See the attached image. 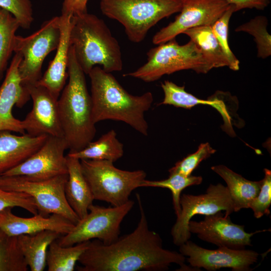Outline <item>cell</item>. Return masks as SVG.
<instances>
[{
	"label": "cell",
	"instance_id": "obj_1",
	"mask_svg": "<svg viewBox=\"0 0 271 271\" xmlns=\"http://www.w3.org/2000/svg\"><path fill=\"white\" fill-rule=\"evenodd\" d=\"M141 217L131 233L105 244L95 239L80 257L79 271H162L172 263L187 269L185 256L163 247L160 235L149 228L141 197L137 194Z\"/></svg>",
	"mask_w": 271,
	"mask_h": 271
},
{
	"label": "cell",
	"instance_id": "obj_2",
	"mask_svg": "<svg viewBox=\"0 0 271 271\" xmlns=\"http://www.w3.org/2000/svg\"><path fill=\"white\" fill-rule=\"evenodd\" d=\"M91 83L92 120L121 121L147 136L148 124L145 113L151 107V92L141 95L129 93L111 74L101 67H94L88 74Z\"/></svg>",
	"mask_w": 271,
	"mask_h": 271
},
{
	"label": "cell",
	"instance_id": "obj_3",
	"mask_svg": "<svg viewBox=\"0 0 271 271\" xmlns=\"http://www.w3.org/2000/svg\"><path fill=\"white\" fill-rule=\"evenodd\" d=\"M68 82L58 99L60 120L69 151L83 149L93 139L96 132L92 120V105L85 73L70 47L68 64Z\"/></svg>",
	"mask_w": 271,
	"mask_h": 271
},
{
	"label": "cell",
	"instance_id": "obj_4",
	"mask_svg": "<svg viewBox=\"0 0 271 271\" xmlns=\"http://www.w3.org/2000/svg\"><path fill=\"white\" fill-rule=\"evenodd\" d=\"M70 45L76 59L85 74L95 66L107 72L121 71V49L104 21L87 12L73 15Z\"/></svg>",
	"mask_w": 271,
	"mask_h": 271
},
{
	"label": "cell",
	"instance_id": "obj_5",
	"mask_svg": "<svg viewBox=\"0 0 271 271\" xmlns=\"http://www.w3.org/2000/svg\"><path fill=\"white\" fill-rule=\"evenodd\" d=\"M181 0H100L102 14L124 27L128 39L139 43L160 21L179 13Z\"/></svg>",
	"mask_w": 271,
	"mask_h": 271
},
{
	"label": "cell",
	"instance_id": "obj_6",
	"mask_svg": "<svg viewBox=\"0 0 271 271\" xmlns=\"http://www.w3.org/2000/svg\"><path fill=\"white\" fill-rule=\"evenodd\" d=\"M157 45L147 52L146 63L123 76L151 82L165 75L181 70H192L197 73L205 74L213 68L191 40L185 44L180 45L175 38Z\"/></svg>",
	"mask_w": 271,
	"mask_h": 271
},
{
	"label": "cell",
	"instance_id": "obj_7",
	"mask_svg": "<svg viewBox=\"0 0 271 271\" xmlns=\"http://www.w3.org/2000/svg\"><path fill=\"white\" fill-rule=\"evenodd\" d=\"M80 162L94 200L105 201L113 206L127 202L131 192L141 187L146 177L143 170H120L107 160L83 159Z\"/></svg>",
	"mask_w": 271,
	"mask_h": 271
},
{
	"label": "cell",
	"instance_id": "obj_8",
	"mask_svg": "<svg viewBox=\"0 0 271 271\" xmlns=\"http://www.w3.org/2000/svg\"><path fill=\"white\" fill-rule=\"evenodd\" d=\"M68 174L42 181L27 180L20 176L0 175V188L9 191L23 192L34 200L38 214L48 216L60 215L76 224L79 218L69 205L65 194Z\"/></svg>",
	"mask_w": 271,
	"mask_h": 271
},
{
	"label": "cell",
	"instance_id": "obj_9",
	"mask_svg": "<svg viewBox=\"0 0 271 271\" xmlns=\"http://www.w3.org/2000/svg\"><path fill=\"white\" fill-rule=\"evenodd\" d=\"M134 204L129 200L118 206L101 207L91 204L88 214L80 219L67 234L61 235L57 239L62 246L96 239L105 244L115 241L120 234V224Z\"/></svg>",
	"mask_w": 271,
	"mask_h": 271
},
{
	"label": "cell",
	"instance_id": "obj_10",
	"mask_svg": "<svg viewBox=\"0 0 271 271\" xmlns=\"http://www.w3.org/2000/svg\"><path fill=\"white\" fill-rule=\"evenodd\" d=\"M59 23L60 17H55L44 22L39 29L28 36L16 35L14 52L22 56L18 70L24 87L36 83L41 79L44 59L56 50L59 43Z\"/></svg>",
	"mask_w": 271,
	"mask_h": 271
},
{
	"label": "cell",
	"instance_id": "obj_11",
	"mask_svg": "<svg viewBox=\"0 0 271 271\" xmlns=\"http://www.w3.org/2000/svg\"><path fill=\"white\" fill-rule=\"evenodd\" d=\"M181 210L171 230L174 243L180 246L191 237L189 222L196 214L208 215L224 211L225 216L234 212L229 191L221 184H211L205 193L193 195L183 194L180 201Z\"/></svg>",
	"mask_w": 271,
	"mask_h": 271
},
{
	"label": "cell",
	"instance_id": "obj_12",
	"mask_svg": "<svg viewBox=\"0 0 271 271\" xmlns=\"http://www.w3.org/2000/svg\"><path fill=\"white\" fill-rule=\"evenodd\" d=\"M67 149L68 145L63 137L48 136L35 152L1 175L42 181L68 174L67 158L64 154Z\"/></svg>",
	"mask_w": 271,
	"mask_h": 271
},
{
	"label": "cell",
	"instance_id": "obj_13",
	"mask_svg": "<svg viewBox=\"0 0 271 271\" xmlns=\"http://www.w3.org/2000/svg\"><path fill=\"white\" fill-rule=\"evenodd\" d=\"M164 97L159 104L172 105L176 107L190 109L197 105H210L220 113L223 120L222 128L228 135L235 136L233 126H241L242 120L236 113L238 100L228 92L217 91L207 99L196 97L187 92L184 86H179L174 82L165 80L161 83Z\"/></svg>",
	"mask_w": 271,
	"mask_h": 271
},
{
	"label": "cell",
	"instance_id": "obj_14",
	"mask_svg": "<svg viewBox=\"0 0 271 271\" xmlns=\"http://www.w3.org/2000/svg\"><path fill=\"white\" fill-rule=\"evenodd\" d=\"M182 8L175 20L157 32L152 42L159 45L175 39L188 29L211 26L227 9L224 0H181Z\"/></svg>",
	"mask_w": 271,
	"mask_h": 271
},
{
	"label": "cell",
	"instance_id": "obj_15",
	"mask_svg": "<svg viewBox=\"0 0 271 271\" xmlns=\"http://www.w3.org/2000/svg\"><path fill=\"white\" fill-rule=\"evenodd\" d=\"M179 246L180 252L188 257L187 260L191 266L209 271L224 267L234 271H249L258 256L257 252L245 249L219 247L217 249H208L189 240Z\"/></svg>",
	"mask_w": 271,
	"mask_h": 271
},
{
	"label": "cell",
	"instance_id": "obj_16",
	"mask_svg": "<svg viewBox=\"0 0 271 271\" xmlns=\"http://www.w3.org/2000/svg\"><path fill=\"white\" fill-rule=\"evenodd\" d=\"M33 101L32 110L22 120L27 133L33 137L45 134L63 137L58 99L37 83L25 86Z\"/></svg>",
	"mask_w": 271,
	"mask_h": 271
},
{
	"label": "cell",
	"instance_id": "obj_17",
	"mask_svg": "<svg viewBox=\"0 0 271 271\" xmlns=\"http://www.w3.org/2000/svg\"><path fill=\"white\" fill-rule=\"evenodd\" d=\"M190 233L197 234L201 239L214 244L219 247L241 249L251 246V237L256 233L266 230L248 233L244 226L233 223L229 216L224 215L221 211L205 215L199 222L190 220L188 223Z\"/></svg>",
	"mask_w": 271,
	"mask_h": 271
},
{
	"label": "cell",
	"instance_id": "obj_18",
	"mask_svg": "<svg viewBox=\"0 0 271 271\" xmlns=\"http://www.w3.org/2000/svg\"><path fill=\"white\" fill-rule=\"evenodd\" d=\"M21 60V55L15 53L0 87V131L25 133L22 120L16 118L12 113L15 105L21 107L30 98L19 75L18 68Z\"/></svg>",
	"mask_w": 271,
	"mask_h": 271
},
{
	"label": "cell",
	"instance_id": "obj_19",
	"mask_svg": "<svg viewBox=\"0 0 271 271\" xmlns=\"http://www.w3.org/2000/svg\"><path fill=\"white\" fill-rule=\"evenodd\" d=\"M12 208L0 211V229L9 236L34 234L50 230L62 235L69 233L74 224L66 218L56 214L43 216L39 214L30 218H24L14 214Z\"/></svg>",
	"mask_w": 271,
	"mask_h": 271
},
{
	"label": "cell",
	"instance_id": "obj_20",
	"mask_svg": "<svg viewBox=\"0 0 271 271\" xmlns=\"http://www.w3.org/2000/svg\"><path fill=\"white\" fill-rule=\"evenodd\" d=\"M72 15L62 14L60 17V38L56 53L48 69L37 82L46 88L58 99L68 77V64L71 47L70 33Z\"/></svg>",
	"mask_w": 271,
	"mask_h": 271
},
{
	"label": "cell",
	"instance_id": "obj_21",
	"mask_svg": "<svg viewBox=\"0 0 271 271\" xmlns=\"http://www.w3.org/2000/svg\"><path fill=\"white\" fill-rule=\"evenodd\" d=\"M48 136L33 137L0 131V175L24 161L44 144Z\"/></svg>",
	"mask_w": 271,
	"mask_h": 271
},
{
	"label": "cell",
	"instance_id": "obj_22",
	"mask_svg": "<svg viewBox=\"0 0 271 271\" xmlns=\"http://www.w3.org/2000/svg\"><path fill=\"white\" fill-rule=\"evenodd\" d=\"M68 180L65 194L67 202L80 219L88 213L94 200L90 186L81 170L80 160L66 156Z\"/></svg>",
	"mask_w": 271,
	"mask_h": 271
},
{
	"label": "cell",
	"instance_id": "obj_23",
	"mask_svg": "<svg viewBox=\"0 0 271 271\" xmlns=\"http://www.w3.org/2000/svg\"><path fill=\"white\" fill-rule=\"evenodd\" d=\"M60 233L45 230L31 234L17 236L20 250L31 271H43L46 267L48 247L58 239Z\"/></svg>",
	"mask_w": 271,
	"mask_h": 271
},
{
	"label": "cell",
	"instance_id": "obj_24",
	"mask_svg": "<svg viewBox=\"0 0 271 271\" xmlns=\"http://www.w3.org/2000/svg\"><path fill=\"white\" fill-rule=\"evenodd\" d=\"M211 169L226 182L233 203L234 212L249 208L251 202L259 192L262 181L247 180L223 165L213 166Z\"/></svg>",
	"mask_w": 271,
	"mask_h": 271
},
{
	"label": "cell",
	"instance_id": "obj_25",
	"mask_svg": "<svg viewBox=\"0 0 271 271\" xmlns=\"http://www.w3.org/2000/svg\"><path fill=\"white\" fill-rule=\"evenodd\" d=\"M123 154V146L117 138L115 130L111 129L97 140L89 142L82 150L69 151L67 156L77 159L107 160L114 163Z\"/></svg>",
	"mask_w": 271,
	"mask_h": 271
},
{
	"label": "cell",
	"instance_id": "obj_26",
	"mask_svg": "<svg viewBox=\"0 0 271 271\" xmlns=\"http://www.w3.org/2000/svg\"><path fill=\"white\" fill-rule=\"evenodd\" d=\"M195 43L214 68L228 66V61L214 35L211 26H202L183 32Z\"/></svg>",
	"mask_w": 271,
	"mask_h": 271
},
{
	"label": "cell",
	"instance_id": "obj_27",
	"mask_svg": "<svg viewBox=\"0 0 271 271\" xmlns=\"http://www.w3.org/2000/svg\"><path fill=\"white\" fill-rule=\"evenodd\" d=\"M89 241L62 246L57 240L49 245L46 256L48 271H73L76 263L87 249Z\"/></svg>",
	"mask_w": 271,
	"mask_h": 271
},
{
	"label": "cell",
	"instance_id": "obj_28",
	"mask_svg": "<svg viewBox=\"0 0 271 271\" xmlns=\"http://www.w3.org/2000/svg\"><path fill=\"white\" fill-rule=\"evenodd\" d=\"M20 27L12 14L0 8V81L4 78L9 60L14 53L16 33Z\"/></svg>",
	"mask_w": 271,
	"mask_h": 271
},
{
	"label": "cell",
	"instance_id": "obj_29",
	"mask_svg": "<svg viewBox=\"0 0 271 271\" xmlns=\"http://www.w3.org/2000/svg\"><path fill=\"white\" fill-rule=\"evenodd\" d=\"M202 182L201 176H185L178 173H170L168 178L162 180L145 179L141 183V187H161L169 189L172 192L173 206L177 217L181 210L180 201L182 191L187 187L200 185Z\"/></svg>",
	"mask_w": 271,
	"mask_h": 271
},
{
	"label": "cell",
	"instance_id": "obj_30",
	"mask_svg": "<svg viewBox=\"0 0 271 271\" xmlns=\"http://www.w3.org/2000/svg\"><path fill=\"white\" fill-rule=\"evenodd\" d=\"M28 268L17 236H9L0 229V271H27Z\"/></svg>",
	"mask_w": 271,
	"mask_h": 271
},
{
	"label": "cell",
	"instance_id": "obj_31",
	"mask_svg": "<svg viewBox=\"0 0 271 271\" xmlns=\"http://www.w3.org/2000/svg\"><path fill=\"white\" fill-rule=\"evenodd\" d=\"M268 21L263 16H258L237 27L235 31L247 33L254 38L258 58L266 59L271 55V36L267 31Z\"/></svg>",
	"mask_w": 271,
	"mask_h": 271
},
{
	"label": "cell",
	"instance_id": "obj_32",
	"mask_svg": "<svg viewBox=\"0 0 271 271\" xmlns=\"http://www.w3.org/2000/svg\"><path fill=\"white\" fill-rule=\"evenodd\" d=\"M235 12L234 6L229 5L225 12L211 25L212 32L225 56L231 70L239 69V61L230 48L228 43V27L230 18Z\"/></svg>",
	"mask_w": 271,
	"mask_h": 271
},
{
	"label": "cell",
	"instance_id": "obj_33",
	"mask_svg": "<svg viewBox=\"0 0 271 271\" xmlns=\"http://www.w3.org/2000/svg\"><path fill=\"white\" fill-rule=\"evenodd\" d=\"M215 152L216 150L208 143H202L195 153L188 155L177 162L169 172L189 176L202 161L210 157Z\"/></svg>",
	"mask_w": 271,
	"mask_h": 271
},
{
	"label": "cell",
	"instance_id": "obj_34",
	"mask_svg": "<svg viewBox=\"0 0 271 271\" xmlns=\"http://www.w3.org/2000/svg\"><path fill=\"white\" fill-rule=\"evenodd\" d=\"M0 8L10 12L18 21L20 27L28 29L34 20L30 0H0Z\"/></svg>",
	"mask_w": 271,
	"mask_h": 271
},
{
	"label": "cell",
	"instance_id": "obj_35",
	"mask_svg": "<svg viewBox=\"0 0 271 271\" xmlns=\"http://www.w3.org/2000/svg\"><path fill=\"white\" fill-rule=\"evenodd\" d=\"M264 176L261 180L259 192L251 202L249 208L252 209L256 218H259L264 215L270 213L271 204V171L264 169Z\"/></svg>",
	"mask_w": 271,
	"mask_h": 271
},
{
	"label": "cell",
	"instance_id": "obj_36",
	"mask_svg": "<svg viewBox=\"0 0 271 271\" xmlns=\"http://www.w3.org/2000/svg\"><path fill=\"white\" fill-rule=\"evenodd\" d=\"M19 207L32 214H38L34 199L23 192L9 191L0 188V211L7 208Z\"/></svg>",
	"mask_w": 271,
	"mask_h": 271
},
{
	"label": "cell",
	"instance_id": "obj_37",
	"mask_svg": "<svg viewBox=\"0 0 271 271\" xmlns=\"http://www.w3.org/2000/svg\"><path fill=\"white\" fill-rule=\"evenodd\" d=\"M229 5L234 6L235 12L244 9L264 10L269 5V0H224Z\"/></svg>",
	"mask_w": 271,
	"mask_h": 271
},
{
	"label": "cell",
	"instance_id": "obj_38",
	"mask_svg": "<svg viewBox=\"0 0 271 271\" xmlns=\"http://www.w3.org/2000/svg\"><path fill=\"white\" fill-rule=\"evenodd\" d=\"M88 0H63L62 14L79 15L87 12Z\"/></svg>",
	"mask_w": 271,
	"mask_h": 271
}]
</instances>
